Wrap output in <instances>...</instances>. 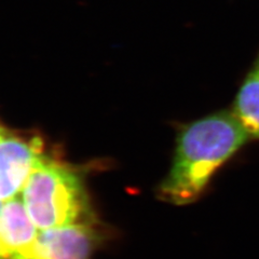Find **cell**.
I'll return each instance as SVG.
<instances>
[{
  "label": "cell",
  "instance_id": "1",
  "mask_svg": "<svg viewBox=\"0 0 259 259\" xmlns=\"http://www.w3.org/2000/svg\"><path fill=\"white\" fill-rule=\"evenodd\" d=\"M250 139L232 111L222 110L185 125L176 140L172 167L159 188L176 205L197 201L213 175Z\"/></svg>",
  "mask_w": 259,
  "mask_h": 259
},
{
  "label": "cell",
  "instance_id": "2",
  "mask_svg": "<svg viewBox=\"0 0 259 259\" xmlns=\"http://www.w3.org/2000/svg\"><path fill=\"white\" fill-rule=\"evenodd\" d=\"M22 191L27 212L40 230L93 221L78 172L50 157L38 162Z\"/></svg>",
  "mask_w": 259,
  "mask_h": 259
},
{
  "label": "cell",
  "instance_id": "3",
  "mask_svg": "<svg viewBox=\"0 0 259 259\" xmlns=\"http://www.w3.org/2000/svg\"><path fill=\"white\" fill-rule=\"evenodd\" d=\"M46 155L41 137L13 134L0 139V201H8L23 190L30 173Z\"/></svg>",
  "mask_w": 259,
  "mask_h": 259
},
{
  "label": "cell",
  "instance_id": "4",
  "mask_svg": "<svg viewBox=\"0 0 259 259\" xmlns=\"http://www.w3.org/2000/svg\"><path fill=\"white\" fill-rule=\"evenodd\" d=\"M99 234L91 224L55 227L38 233L35 259H91Z\"/></svg>",
  "mask_w": 259,
  "mask_h": 259
},
{
  "label": "cell",
  "instance_id": "5",
  "mask_svg": "<svg viewBox=\"0 0 259 259\" xmlns=\"http://www.w3.org/2000/svg\"><path fill=\"white\" fill-rule=\"evenodd\" d=\"M38 237L23 198L6 201L0 209V248L4 259L18 253L30 252Z\"/></svg>",
  "mask_w": 259,
  "mask_h": 259
},
{
  "label": "cell",
  "instance_id": "6",
  "mask_svg": "<svg viewBox=\"0 0 259 259\" xmlns=\"http://www.w3.org/2000/svg\"><path fill=\"white\" fill-rule=\"evenodd\" d=\"M232 113L250 139L259 140V51L233 101Z\"/></svg>",
  "mask_w": 259,
  "mask_h": 259
},
{
  "label": "cell",
  "instance_id": "7",
  "mask_svg": "<svg viewBox=\"0 0 259 259\" xmlns=\"http://www.w3.org/2000/svg\"><path fill=\"white\" fill-rule=\"evenodd\" d=\"M6 259H35V256H34V248H32V249L30 250V252L18 253V254L10 255L9 257H7Z\"/></svg>",
  "mask_w": 259,
  "mask_h": 259
},
{
  "label": "cell",
  "instance_id": "8",
  "mask_svg": "<svg viewBox=\"0 0 259 259\" xmlns=\"http://www.w3.org/2000/svg\"><path fill=\"white\" fill-rule=\"evenodd\" d=\"M7 133H8V130L5 128V127L3 126V124L0 123V139H2V137H3L5 134H7Z\"/></svg>",
  "mask_w": 259,
  "mask_h": 259
},
{
  "label": "cell",
  "instance_id": "9",
  "mask_svg": "<svg viewBox=\"0 0 259 259\" xmlns=\"http://www.w3.org/2000/svg\"><path fill=\"white\" fill-rule=\"evenodd\" d=\"M0 259H4V256H3V253H2V248H0Z\"/></svg>",
  "mask_w": 259,
  "mask_h": 259
}]
</instances>
